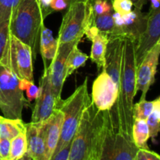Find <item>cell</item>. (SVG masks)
I'll list each match as a JSON object with an SVG mask.
<instances>
[{
  "instance_id": "obj_1",
  "label": "cell",
  "mask_w": 160,
  "mask_h": 160,
  "mask_svg": "<svg viewBox=\"0 0 160 160\" xmlns=\"http://www.w3.org/2000/svg\"><path fill=\"white\" fill-rule=\"evenodd\" d=\"M135 41L124 36L121 70L118 85V97L112 109L106 111L113 127L131 134L133 124V106L136 92V65L134 60Z\"/></svg>"
},
{
  "instance_id": "obj_2",
  "label": "cell",
  "mask_w": 160,
  "mask_h": 160,
  "mask_svg": "<svg viewBox=\"0 0 160 160\" xmlns=\"http://www.w3.org/2000/svg\"><path fill=\"white\" fill-rule=\"evenodd\" d=\"M138 149L132 135L112 126L106 112H102L93 150L95 160H134Z\"/></svg>"
},
{
  "instance_id": "obj_3",
  "label": "cell",
  "mask_w": 160,
  "mask_h": 160,
  "mask_svg": "<svg viewBox=\"0 0 160 160\" xmlns=\"http://www.w3.org/2000/svg\"><path fill=\"white\" fill-rule=\"evenodd\" d=\"M44 17L38 0H20L9 20L11 35L31 47L33 55L37 54L39 35Z\"/></svg>"
},
{
  "instance_id": "obj_4",
  "label": "cell",
  "mask_w": 160,
  "mask_h": 160,
  "mask_svg": "<svg viewBox=\"0 0 160 160\" xmlns=\"http://www.w3.org/2000/svg\"><path fill=\"white\" fill-rule=\"evenodd\" d=\"M92 102L88 91V80L86 79L70 97L63 100L61 98L56 103V109L63 113V122L60 137L52 156L71 142L81 122L83 112Z\"/></svg>"
},
{
  "instance_id": "obj_5",
  "label": "cell",
  "mask_w": 160,
  "mask_h": 160,
  "mask_svg": "<svg viewBox=\"0 0 160 160\" xmlns=\"http://www.w3.org/2000/svg\"><path fill=\"white\" fill-rule=\"evenodd\" d=\"M102 120V112L92 102L83 112L78 130L70 143L68 160H88L95 146V138Z\"/></svg>"
},
{
  "instance_id": "obj_6",
  "label": "cell",
  "mask_w": 160,
  "mask_h": 160,
  "mask_svg": "<svg viewBox=\"0 0 160 160\" xmlns=\"http://www.w3.org/2000/svg\"><path fill=\"white\" fill-rule=\"evenodd\" d=\"M95 14L92 2L78 1L69 4L62 17L58 34V43H67L82 38L85 30L94 25Z\"/></svg>"
},
{
  "instance_id": "obj_7",
  "label": "cell",
  "mask_w": 160,
  "mask_h": 160,
  "mask_svg": "<svg viewBox=\"0 0 160 160\" xmlns=\"http://www.w3.org/2000/svg\"><path fill=\"white\" fill-rule=\"evenodd\" d=\"M18 83L19 79L9 69L0 64V109L6 119L22 120L27 101Z\"/></svg>"
},
{
  "instance_id": "obj_8",
  "label": "cell",
  "mask_w": 160,
  "mask_h": 160,
  "mask_svg": "<svg viewBox=\"0 0 160 160\" xmlns=\"http://www.w3.org/2000/svg\"><path fill=\"white\" fill-rule=\"evenodd\" d=\"M32 57L31 47L10 35L6 67L18 79L34 82Z\"/></svg>"
},
{
  "instance_id": "obj_9",
  "label": "cell",
  "mask_w": 160,
  "mask_h": 160,
  "mask_svg": "<svg viewBox=\"0 0 160 160\" xmlns=\"http://www.w3.org/2000/svg\"><path fill=\"white\" fill-rule=\"evenodd\" d=\"M145 31L140 34L134 46L136 67L142 62L150 50L160 42V9H149Z\"/></svg>"
},
{
  "instance_id": "obj_10",
  "label": "cell",
  "mask_w": 160,
  "mask_h": 160,
  "mask_svg": "<svg viewBox=\"0 0 160 160\" xmlns=\"http://www.w3.org/2000/svg\"><path fill=\"white\" fill-rule=\"evenodd\" d=\"M39 94L33 109L31 122L40 123L51 116L56 107V99L52 88L48 66H45L44 73L39 82Z\"/></svg>"
},
{
  "instance_id": "obj_11",
  "label": "cell",
  "mask_w": 160,
  "mask_h": 160,
  "mask_svg": "<svg viewBox=\"0 0 160 160\" xmlns=\"http://www.w3.org/2000/svg\"><path fill=\"white\" fill-rule=\"evenodd\" d=\"M118 97V86L102 69L94 81L91 98L96 109L106 112L112 109Z\"/></svg>"
},
{
  "instance_id": "obj_12",
  "label": "cell",
  "mask_w": 160,
  "mask_h": 160,
  "mask_svg": "<svg viewBox=\"0 0 160 160\" xmlns=\"http://www.w3.org/2000/svg\"><path fill=\"white\" fill-rule=\"evenodd\" d=\"M81 41V39H78L67 43H58L57 51L48 67L52 88L56 97V103L61 99L62 87L66 81L65 69L68 55L74 45H79Z\"/></svg>"
},
{
  "instance_id": "obj_13",
  "label": "cell",
  "mask_w": 160,
  "mask_h": 160,
  "mask_svg": "<svg viewBox=\"0 0 160 160\" xmlns=\"http://www.w3.org/2000/svg\"><path fill=\"white\" fill-rule=\"evenodd\" d=\"M159 53L160 42L150 50L136 68V92H142L140 100H145L146 98L150 87L155 82Z\"/></svg>"
},
{
  "instance_id": "obj_14",
  "label": "cell",
  "mask_w": 160,
  "mask_h": 160,
  "mask_svg": "<svg viewBox=\"0 0 160 160\" xmlns=\"http://www.w3.org/2000/svg\"><path fill=\"white\" fill-rule=\"evenodd\" d=\"M27 138V155L32 160H48L43 128L40 123H25Z\"/></svg>"
},
{
  "instance_id": "obj_15",
  "label": "cell",
  "mask_w": 160,
  "mask_h": 160,
  "mask_svg": "<svg viewBox=\"0 0 160 160\" xmlns=\"http://www.w3.org/2000/svg\"><path fill=\"white\" fill-rule=\"evenodd\" d=\"M123 26L119 29H114L109 38L113 36H128L137 42L140 34L146 28L148 15L142 12L141 9L134 8L130 12L123 15Z\"/></svg>"
},
{
  "instance_id": "obj_16",
  "label": "cell",
  "mask_w": 160,
  "mask_h": 160,
  "mask_svg": "<svg viewBox=\"0 0 160 160\" xmlns=\"http://www.w3.org/2000/svg\"><path fill=\"white\" fill-rule=\"evenodd\" d=\"M63 113L56 109L48 119L42 122L48 160H51L61 134Z\"/></svg>"
},
{
  "instance_id": "obj_17",
  "label": "cell",
  "mask_w": 160,
  "mask_h": 160,
  "mask_svg": "<svg viewBox=\"0 0 160 160\" xmlns=\"http://www.w3.org/2000/svg\"><path fill=\"white\" fill-rule=\"evenodd\" d=\"M57 48V38H54L51 30L43 24L39 35V48L44 61V65L46 66L47 61H51L54 58Z\"/></svg>"
},
{
  "instance_id": "obj_18",
  "label": "cell",
  "mask_w": 160,
  "mask_h": 160,
  "mask_svg": "<svg viewBox=\"0 0 160 160\" xmlns=\"http://www.w3.org/2000/svg\"><path fill=\"white\" fill-rule=\"evenodd\" d=\"M109 41V35L106 33L98 32L91 40L92 42L90 58L96 64L98 70L103 68L106 62V47Z\"/></svg>"
},
{
  "instance_id": "obj_19",
  "label": "cell",
  "mask_w": 160,
  "mask_h": 160,
  "mask_svg": "<svg viewBox=\"0 0 160 160\" xmlns=\"http://www.w3.org/2000/svg\"><path fill=\"white\" fill-rule=\"evenodd\" d=\"M132 138L139 149H149L148 141L150 138L149 129L146 120L134 119L132 124Z\"/></svg>"
},
{
  "instance_id": "obj_20",
  "label": "cell",
  "mask_w": 160,
  "mask_h": 160,
  "mask_svg": "<svg viewBox=\"0 0 160 160\" xmlns=\"http://www.w3.org/2000/svg\"><path fill=\"white\" fill-rule=\"evenodd\" d=\"M25 131V123L22 120H11L0 116V138L12 140Z\"/></svg>"
},
{
  "instance_id": "obj_21",
  "label": "cell",
  "mask_w": 160,
  "mask_h": 160,
  "mask_svg": "<svg viewBox=\"0 0 160 160\" xmlns=\"http://www.w3.org/2000/svg\"><path fill=\"white\" fill-rule=\"evenodd\" d=\"M88 56L78 48V45H74L69 53L66 62L65 79L72 74L76 70L83 67L87 62Z\"/></svg>"
},
{
  "instance_id": "obj_22",
  "label": "cell",
  "mask_w": 160,
  "mask_h": 160,
  "mask_svg": "<svg viewBox=\"0 0 160 160\" xmlns=\"http://www.w3.org/2000/svg\"><path fill=\"white\" fill-rule=\"evenodd\" d=\"M25 132L21 133L10 140V152H9V160H19L27 153L28 145H27Z\"/></svg>"
},
{
  "instance_id": "obj_23",
  "label": "cell",
  "mask_w": 160,
  "mask_h": 160,
  "mask_svg": "<svg viewBox=\"0 0 160 160\" xmlns=\"http://www.w3.org/2000/svg\"><path fill=\"white\" fill-rule=\"evenodd\" d=\"M10 35L9 21L1 22L0 23V64L6 67L7 64Z\"/></svg>"
},
{
  "instance_id": "obj_24",
  "label": "cell",
  "mask_w": 160,
  "mask_h": 160,
  "mask_svg": "<svg viewBox=\"0 0 160 160\" xmlns=\"http://www.w3.org/2000/svg\"><path fill=\"white\" fill-rule=\"evenodd\" d=\"M159 100L160 98H157L154 101H147L146 99L139 100V102L134 104L133 106V120L139 119L146 120Z\"/></svg>"
},
{
  "instance_id": "obj_25",
  "label": "cell",
  "mask_w": 160,
  "mask_h": 160,
  "mask_svg": "<svg viewBox=\"0 0 160 160\" xmlns=\"http://www.w3.org/2000/svg\"><path fill=\"white\" fill-rule=\"evenodd\" d=\"M94 25L98 28L100 32L106 33L109 38V35L112 34L115 28L112 20V12L95 16L94 19Z\"/></svg>"
},
{
  "instance_id": "obj_26",
  "label": "cell",
  "mask_w": 160,
  "mask_h": 160,
  "mask_svg": "<svg viewBox=\"0 0 160 160\" xmlns=\"http://www.w3.org/2000/svg\"><path fill=\"white\" fill-rule=\"evenodd\" d=\"M146 123L149 129L150 138H156L160 130V100L156 103L152 112L146 119Z\"/></svg>"
},
{
  "instance_id": "obj_27",
  "label": "cell",
  "mask_w": 160,
  "mask_h": 160,
  "mask_svg": "<svg viewBox=\"0 0 160 160\" xmlns=\"http://www.w3.org/2000/svg\"><path fill=\"white\" fill-rule=\"evenodd\" d=\"M20 0H0V23L9 21Z\"/></svg>"
},
{
  "instance_id": "obj_28",
  "label": "cell",
  "mask_w": 160,
  "mask_h": 160,
  "mask_svg": "<svg viewBox=\"0 0 160 160\" xmlns=\"http://www.w3.org/2000/svg\"><path fill=\"white\" fill-rule=\"evenodd\" d=\"M95 16L102 15L112 12V4L109 0H91Z\"/></svg>"
},
{
  "instance_id": "obj_29",
  "label": "cell",
  "mask_w": 160,
  "mask_h": 160,
  "mask_svg": "<svg viewBox=\"0 0 160 160\" xmlns=\"http://www.w3.org/2000/svg\"><path fill=\"white\" fill-rule=\"evenodd\" d=\"M112 8L116 12L125 15L133 9V3L131 0H112Z\"/></svg>"
},
{
  "instance_id": "obj_30",
  "label": "cell",
  "mask_w": 160,
  "mask_h": 160,
  "mask_svg": "<svg viewBox=\"0 0 160 160\" xmlns=\"http://www.w3.org/2000/svg\"><path fill=\"white\" fill-rule=\"evenodd\" d=\"M134 160H160L159 155L149 149H138Z\"/></svg>"
},
{
  "instance_id": "obj_31",
  "label": "cell",
  "mask_w": 160,
  "mask_h": 160,
  "mask_svg": "<svg viewBox=\"0 0 160 160\" xmlns=\"http://www.w3.org/2000/svg\"><path fill=\"white\" fill-rule=\"evenodd\" d=\"M10 152V140L0 138V157L2 160H9Z\"/></svg>"
},
{
  "instance_id": "obj_32",
  "label": "cell",
  "mask_w": 160,
  "mask_h": 160,
  "mask_svg": "<svg viewBox=\"0 0 160 160\" xmlns=\"http://www.w3.org/2000/svg\"><path fill=\"white\" fill-rule=\"evenodd\" d=\"M25 91H26L28 100L29 102L35 100L38 98V96L39 88L38 86H36L34 83H31Z\"/></svg>"
},
{
  "instance_id": "obj_33",
  "label": "cell",
  "mask_w": 160,
  "mask_h": 160,
  "mask_svg": "<svg viewBox=\"0 0 160 160\" xmlns=\"http://www.w3.org/2000/svg\"><path fill=\"white\" fill-rule=\"evenodd\" d=\"M52 0H38L39 3V6H40L41 9L42 11V14H43V17L44 19L48 16L49 14H51L52 12H53L52 10L51 7V2Z\"/></svg>"
},
{
  "instance_id": "obj_34",
  "label": "cell",
  "mask_w": 160,
  "mask_h": 160,
  "mask_svg": "<svg viewBox=\"0 0 160 160\" xmlns=\"http://www.w3.org/2000/svg\"><path fill=\"white\" fill-rule=\"evenodd\" d=\"M68 2L66 0H52L50 7H51L52 10L54 12V11L64 10L68 7Z\"/></svg>"
},
{
  "instance_id": "obj_35",
  "label": "cell",
  "mask_w": 160,
  "mask_h": 160,
  "mask_svg": "<svg viewBox=\"0 0 160 160\" xmlns=\"http://www.w3.org/2000/svg\"><path fill=\"white\" fill-rule=\"evenodd\" d=\"M71 143V142H70ZM70 143L61 149L59 152L56 153L54 156L52 157L51 160H68L69 152H70Z\"/></svg>"
},
{
  "instance_id": "obj_36",
  "label": "cell",
  "mask_w": 160,
  "mask_h": 160,
  "mask_svg": "<svg viewBox=\"0 0 160 160\" xmlns=\"http://www.w3.org/2000/svg\"><path fill=\"white\" fill-rule=\"evenodd\" d=\"M112 20L114 23V29H119L123 26V16L120 15L118 12H113L112 13Z\"/></svg>"
},
{
  "instance_id": "obj_37",
  "label": "cell",
  "mask_w": 160,
  "mask_h": 160,
  "mask_svg": "<svg viewBox=\"0 0 160 160\" xmlns=\"http://www.w3.org/2000/svg\"><path fill=\"white\" fill-rule=\"evenodd\" d=\"M110 1H112V0H110ZM131 1L132 2L133 6H134V8L142 10V8L146 4L148 0H131Z\"/></svg>"
},
{
  "instance_id": "obj_38",
  "label": "cell",
  "mask_w": 160,
  "mask_h": 160,
  "mask_svg": "<svg viewBox=\"0 0 160 160\" xmlns=\"http://www.w3.org/2000/svg\"><path fill=\"white\" fill-rule=\"evenodd\" d=\"M31 83H34V82H31V81H28L26 79H19V83H18V85H19V88L20 89L21 91H25L27 88H28V86L31 84Z\"/></svg>"
},
{
  "instance_id": "obj_39",
  "label": "cell",
  "mask_w": 160,
  "mask_h": 160,
  "mask_svg": "<svg viewBox=\"0 0 160 160\" xmlns=\"http://www.w3.org/2000/svg\"><path fill=\"white\" fill-rule=\"evenodd\" d=\"M150 2H151V7H150V9H153V10L159 9L160 0H150Z\"/></svg>"
},
{
  "instance_id": "obj_40",
  "label": "cell",
  "mask_w": 160,
  "mask_h": 160,
  "mask_svg": "<svg viewBox=\"0 0 160 160\" xmlns=\"http://www.w3.org/2000/svg\"><path fill=\"white\" fill-rule=\"evenodd\" d=\"M19 160H32V159H31V158L30 157V156H28V155L25 154L24 156H23V157L20 158V159H19Z\"/></svg>"
},
{
  "instance_id": "obj_41",
  "label": "cell",
  "mask_w": 160,
  "mask_h": 160,
  "mask_svg": "<svg viewBox=\"0 0 160 160\" xmlns=\"http://www.w3.org/2000/svg\"><path fill=\"white\" fill-rule=\"evenodd\" d=\"M66 1H67V2H68V4H70V3L73 2H78V1H84V2H88V1H91V0H66Z\"/></svg>"
},
{
  "instance_id": "obj_42",
  "label": "cell",
  "mask_w": 160,
  "mask_h": 160,
  "mask_svg": "<svg viewBox=\"0 0 160 160\" xmlns=\"http://www.w3.org/2000/svg\"><path fill=\"white\" fill-rule=\"evenodd\" d=\"M88 160H95V155H94L93 152H92V155L90 156V157H89V159Z\"/></svg>"
},
{
  "instance_id": "obj_43",
  "label": "cell",
  "mask_w": 160,
  "mask_h": 160,
  "mask_svg": "<svg viewBox=\"0 0 160 160\" xmlns=\"http://www.w3.org/2000/svg\"><path fill=\"white\" fill-rule=\"evenodd\" d=\"M0 160H2V159H1V157H0Z\"/></svg>"
}]
</instances>
